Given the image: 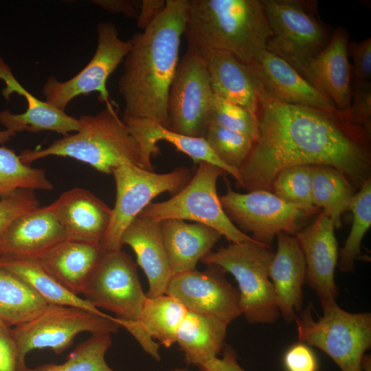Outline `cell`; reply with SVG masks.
<instances>
[{"instance_id": "obj_1", "label": "cell", "mask_w": 371, "mask_h": 371, "mask_svg": "<svg viewBox=\"0 0 371 371\" xmlns=\"http://www.w3.org/2000/svg\"><path fill=\"white\" fill-rule=\"evenodd\" d=\"M258 94L257 136L238 169V187L272 192L278 173L297 165L333 167L356 190L370 179L371 133L353 123L348 113L282 103Z\"/></svg>"}, {"instance_id": "obj_2", "label": "cell", "mask_w": 371, "mask_h": 371, "mask_svg": "<svg viewBox=\"0 0 371 371\" xmlns=\"http://www.w3.org/2000/svg\"><path fill=\"white\" fill-rule=\"evenodd\" d=\"M188 7V0H166L164 11L131 38L118 80L125 106L122 117L148 120L169 128L168 98L179 62Z\"/></svg>"}, {"instance_id": "obj_3", "label": "cell", "mask_w": 371, "mask_h": 371, "mask_svg": "<svg viewBox=\"0 0 371 371\" xmlns=\"http://www.w3.org/2000/svg\"><path fill=\"white\" fill-rule=\"evenodd\" d=\"M188 45L228 52L246 65L271 36L262 0H188Z\"/></svg>"}, {"instance_id": "obj_4", "label": "cell", "mask_w": 371, "mask_h": 371, "mask_svg": "<svg viewBox=\"0 0 371 371\" xmlns=\"http://www.w3.org/2000/svg\"><path fill=\"white\" fill-rule=\"evenodd\" d=\"M117 111L115 104H109L95 115H81L80 128L74 134L63 136L43 149L25 150L19 156L29 165L49 156L70 157L105 174H111L125 161L148 170L139 142Z\"/></svg>"}, {"instance_id": "obj_5", "label": "cell", "mask_w": 371, "mask_h": 371, "mask_svg": "<svg viewBox=\"0 0 371 371\" xmlns=\"http://www.w3.org/2000/svg\"><path fill=\"white\" fill-rule=\"evenodd\" d=\"M274 256L270 247L254 239L229 243L201 261L230 273L238 286L242 315L251 324H273L280 317L277 299L269 276Z\"/></svg>"}, {"instance_id": "obj_6", "label": "cell", "mask_w": 371, "mask_h": 371, "mask_svg": "<svg viewBox=\"0 0 371 371\" xmlns=\"http://www.w3.org/2000/svg\"><path fill=\"white\" fill-rule=\"evenodd\" d=\"M322 306L317 319L309 306L296 317L299 341L319 348L341 371H363V358L371 346V313H350L336 302Z\"/></svg>"}, {"instance_id": "obj_7", "label": "cell", "mask_w": 371, "mask_h": 371, "mask_svg": "<svg viewBox=\"0 0 371 371\" xmlns=\"http://www.w3.org/2000/svg\"><path fill=\"white\" fill-rule=\"evenodd\" d=\"M271 30L266 49L301 76L307 63L328 43L333 32L321 21L317 1L262 0Z\"/></svg>"}, {"instance_id": "obj_8", "label": "cell", "mask_w": 371, "mask_h": 371, "mask_svg": "<svg viewBox=\"0 0 371 371\" xmlns=\"http://www.w3.org/2000/svg\"><path fill=\"white\" fill-rule=\"evenodd\" d=\"M111 174L115 182L116 199L109 227L100 244L102 252L122 249L124 232L152 200L163 192L175 195L194 175L186 167L156 173L128 161L119 164Z\"/></svg>"}, {"instance_id": "obj_9", "label": "cell", "mask_w": 371, "mask_h": 371, "mask_svg": "<svg viewBox=\"0 0 371 371\" xmlns=\"http://www.w3.org/2000/svg\"><path fill=\"white\" fill-rule=\"evenodd\" d=\"M226 173L212 164L201 161L189 183L169 199L151 203L138 215L158 222L167 219L189 220L217 230L229 243L253 239L227 217L216 192V182Z\"/></svg>"}, {"instance_id": "obj_10", "label": "cell", "mask_w": 371, "mask_h": 371, "mask_svg": "<svg viewBox=\"0 0 371 371\" xmlns=\"http://www.w3.org/2000/svg\"><path fill=\"white\" fill-rule=\"evenodd\" d=\"M119 328L113 317L106 314L99 315L74 306L48 304L38 316L12 328L18 350L17 371L27 367L26 355L34 349L47 348L61 353L80 333L112 334Z\"/></svg>"}, {"instance_id": "obj_11", "label": "cell", "mask_w": 371, "mask_h": 371, "mask_svg": "<svg viewBox=\"0 0 371 371\" xmlns=\"http://www.w3.org/2000/svg\"><path fill=\"white\" fill-rule=\"evenodd\" d=\"M98 309L113 313L120 327H135L146 300L137 267L122 249L102 252L82 293Z\"/></svg>"}, {"instance_id": "obj_12", "label": "cell", "mask_w": 371, "mask_h": 371, "mask_svg": "<svg viewBox=\"0 0 371 371\" xmlns=\"http://www.w3.org/2000/svg\"><path fill=\"white\" fill-rule=\"evenodd\" d=\"M220 201L229 219L239 229L251 233L254 240L268 247L280 233L295 235L302 221L315 214L284 201L271 192L238 193L229 184Z\"/></svg>"}, {"instance_id": "obj_13", "label": "cell", "mask_w": 371, "mask_h": 371, "mask_svg": "<svg viewBox=\"0 0 371 371\" xmlns=\"http://www.w3.org/2000/svg\"><path fill=\"white\" fill-rule=\"evenodd\" d=\"M98 45L88 64L71 78L61 82L51 76L42 89L45 102L65 111L68 104L78 95L99 93V100L106 104L112 102L106 81L129 52L131 42L119 36L114 23H99L97 25Z\"/></svg>"}, {"instance_id": "obj_14", "label": "cell", "mask_w": 371, "mask_h": 371, "mask_svg": "<svg viewBox=\"0 0 371 371\" xmlns=\"http://www.w3.org/2000/svg\"><path fill=\"white\" fill-rule=\"evenodd\" d=\"M213 95L200 51L194 45H188L179 62L169 90V129L184 135L203 137Z\"/></svg>"}, {"instance_id": "obj_15", "label": "cell", "mask_w": 371, "mask_h": 371, "mask_svg": "<svg viewBox=\"0 0 371 371\" xmlns=\"http://www.w3.org/2000/svg\"><path fill=\"white\" fill-rule=\"evenodd\" d=\"M219 267L208 265L172 276L166 293L188 311L216 317L228 325L242 315L238 290L226 279Z\"/></svg>"}, {"instance_id": "obj_16", "label": "cell", "mask_w": 371, "mask_h": 371, "mask_svg": "<svg viewBox=\"0 0 371 371\" xmlns=\"http://www.w3.org/2000/svg\"><path fill=\"white\" fill-rule=\"evenodd\" d=\"M333 220L322 212L295 237L306 262V282L315 292L321 304L336 302L339 289L335 281L338 245Z\"/></svg>"}, {"instance_id": "obj_17", "label": "cell", "mask_w": 371, "mask_h": 371, "mask_svg": "<svg viewBox=\"0 0 371 371\" xmlns=\"http://www.w3.org/2000/svg\"><path fill=\"white\" fill-rule=\"evenodd\" d=\"M258 92L286 104L318 109H338L293 67L277 55L265 49L248 65Z\"/></svg>"}, {"instance_id": "obj_18", "label": "cell", "mask_w": 371, "mask_h": 371, "mask_svg": "<svg viewBox=\"0 0 371 371\" xmlns=\"http://www.w3.org/2000/svg\"><path fill=\"white\" fill-rule=\"evenodd\" d=\"M347 31L339 26L333 32L327 45L306 65L302 76L336 107L348 113L352 82Z\"/></svg>"}, {"instance_id": "obj_19", "label": "cell", "mask_w": 371, "mask_h": 371, "mask_svg": "<svg viewBox=\"0 0 371 371\" xmlns=\"http://www.w3.org/2000/svg\"><path fill=\"white\" fill-rule=\"evenodd\" d=\"M67 240L49 205L16 218L0 236V256L38 258Z\"/></svg>"}, {"instance_id": "obj_20", "label": "cell", "mask_w": 371, "mask_h": 371, "mask_svg": "<svg viewBox=\"0 0 371 371\" xmlns=\"http://www.w3.org/2000/svg\"><path fill=\"white\" fill-rule=\"evenodd\" d=\"M67 240L100 244L112 209L90 191L76 188L62 193L49 205Z\"/></svg>"}, {"instance_id": "obj_21", "label": "cell", "mask_w": 371, "mask_h": 371, "mask_svg": "<svg viewBox=\"0 0 371 371\" xmlns=\"http://www.w3.org/2000/svg\"><path fill=\"white\" fill-rule=\"evenodd\" d=\"M0 79L5 87L2 95L8 100L10 95L16 93L27 102V109L23 113L14 114L9 110L0 111V123L5 129L15 134L22 131L36 133L54 131L63 135L76 132L80 128L78 118L67 115L45 101H42L28 92L15 78L8 65L0 58Z\"/></svg>"}, {"instance_id": "obj_22", "label": "cell", "mask_w": 371, "mask_h": 371, "mask_svg": "<svg viewBox=\"0 0 371 371\" xmlns=\"http://www.w3.org/2000/svg\"><path fill=\"white\" fill-rule=\"evenodd\" d=\"M269 276L276 293L280 314L287 322L295 321L302 310L306 282V262L294 236L280 233L277 236Z\"/></svg>"}, {"instance_id": "obj_23", "label": "cell", "mask_w": 371, "mask_h": 371, "mask_svg": "<svg viewBox=\"0 0 371 371\" xmlns=\"http://www.w3.org/2000/svg\"><path fill=\"white\" fill-rule=\"evenodd\" d=\"M122 245H128L137 257L148 282L146 296L166 293L172 276L164 243L160 222L137 216L126 228Z\"/></svg>"}, {"instance_id": "obj_24", "label": "cell", "mask_w": 371, "mask_h": 371, "mask_svg": "<svg viewBox=\"0 0 371 371\" xmlns=\"http://www.w3.org/2000/svg\"><path fill=\"white\" fill-rule=\"evenodd\" d=\"M205 61L213 93L256 114L259 98L248 65L231 54L199 48Z\"/></svg>"}, {"instance_id": "obj_25", "label": "cell", "mask_w": 371, "mask_h": 371, "mask_svg": "<svg viewBox=\"0 0 371 371\" xmlns=\"http://www.w3.org/2000/svg\"><path fill=\"white\" fill-rule=\"evenodd\" d=\"M188 311L175 297L163 294L146 297L136 327L130 334L154 359L160 357L159 344L169 348Z\"/></svg>"}, {"instance_id": "obj_26", "label": "cell", "mask_w": 371, "mask_h": 371, "mask_svg": "<svg viewBox=\"0 0 371 371\" xmlns=\"http://www.w3.org/2000/svg\"><path fill=\"white\" fill-rule=\"evenodd\" d=\"M160 225L172 276L196 269L222 237L217 230L199 223L172 218Z\"/></svg>"}, {"instance_id": "obj_27", "label": "cell", "mask_w": 371, "mask_h": 371, "mask_svg": "<svg viewBox=\"0 0 371 371\" xmlns=\"http://www.w3.org/2000/svg\"><path fill=\"white\" fill-rule=\"evenodd\" d=\"M131 133L139 142L145 164L153 170L151 157L159 153L157 142L165 141L172 144L179 151L187 155L194 164L205 161L215 165L232 175L236 181L238 170L222 161L213 152L204 137H195L174 132L148 120L122 117Z\"/></svg>"}, {"instance_id": "obj_28", "label": "cell", "mask_w": 371, "mask_h": 371, "mask_svg": "<svg viewBox=\"0 0 371 371\" xmlns=\"http://www.w3.org/2000/svg\"><path fill=\"white\" fill-rule=\"evenodd\" d=\"M100 254L99 245L66 240L36 259L64 288L79 295L84 293Z\"/></svg>"}, {"instance_id": "obj_29", "label": "cell", "mask_w": 371, "mask_h": 371, "mask_svg": "<svg viewBox=\"0 0 371 371\" xmlns=\"http://www.w3.org/2000/svg\"><path fill=\"white\" fill-rule=\"evenodd\" d=\"M228 324L210 315L188 311L176 335L188 365L199 366L217 356L225 344Z\"/></svg>"}, {"instance_id": "obj_30", "label": "cell", "mask_w": 371, "mask_h": 371, "mask_svg": "<svg viewBox=\"0 0 371 371\" xmlns=\"http://www.w3.org/2000/svg\"><path fill=\"white\" fill-rule=\"evenodd\" d=\"M0 268L19 278L48 304L78 306L99 315H105L83 297L64 288L36 258L0 256Z\"/></svg>"}, {"instance_id": "obj_31", "label": "cell", "mask_w": 371, "mask_h": 371, "mask_svg": "<svg viewBox=\"0 0 371 371\" xmlns=\"http://www.w3.org/2000/svg\"><path fill=\"white\" fill-rule=\"evenodd\" d=\"M311 166L312 201L330 218L335 228L341 226V214L348 210L356 189L338 170L327 166Z\"/></svg>"}, {"instance_id": "obj_32", "label": "cell", "mask_w": 371, "mask_h": 371, "mask_svg": "<svg viewBox=\"0 0 371 371\" xmlns=\"http://www.w3.org/2000/svg\"><path fill=\"white\" fill-rule=\"evenodd\" d=\"M48 304L12 273L0 268V321L12 327L42 313Z\"/></svg>"}, {"instance_id": "obj_33", "label": "cell", "mask_w": 371, "mask_h": 371, "mask_svg": "<svg viewBox=\"0 0 371 371\" xmlns=\"http://www.w3.org/2000/svg\"><path fill=\"white\" fill-rule=\"evenodd\" d=\"M111 344V334H93L78 344L64 363L27 366L23 371H117L109 367L105 360V354Z\"/></svg>"}, {"instance_id": "obj_34", "label": "cell", "mask_w": 371, "mask_h": 371, "mask_svg": "<svg viewBox=\"0 0 371 371\" xmlns=\"http://www.w3.org/2000/svg\"><path fill=\"white\" fill-rule=\"evenodd\" d=\"M348 210L352 213V225L337 265L343 272L354 270L355 260L361 254V242L371 225V178L355 194Z\"/></svg>"}, {"instance_id": "obj_35", "label": "cell", "mask_w": 371, "mask_h": 371, "mask_svg": "<svg viewBox=\"0 0 371 371\" xmlns=\"http://www.w3.org/2000/svg\"><path fill=\"white\" fill-rule=\"evenodd\" d=\"M52 189L44 170L23 163L13 150L0 146V196L18 190Z\"/></svg>"}, {"instance_id": "obj_36", "label": "cell", "mask_w": 371, "mask_h": 371, "mask_svg": "<svg viewBox=\"0 0 371 371\" xmlns=\"http://www.w3.org/2000/svg\"><path fill=\"white\" fill-rule=\"evenodd\" d=\"M272 192L284 201L316 213L318 209L312 201L311 166L288 167L276 177Z\"/></svg>"}, {"instance_id": "obj_37", "label": "cell", "mask_w": 371, "mask_h": 371, "mask_svg": "<svg viewBox=\"0 0 371 371\" xmlns=\"http://www.w3.org/2000/svg\"><path fill=\"white\" fill-rule=\"evenodd\" d=\"M203 137L222 161L238 170L254 144V139L247 135L214 125L206 126Z\"/></svg>"}, {"instance_id": "obj_38", "label": "cell", "mask_w": 371, "mask_h": 371, "mask_svg": "<svg viewBox=\"0 0 371 371\" xmlns=\"http://www.w3.org/2000/svg\"><path fill=\"white\" fill-rule=\"evenodd\" d=\"M207 125L243 133L252 138L254 142L258 133L256 113L214 94L207 115L206 126Z\"/></svg>"}, {"instance_id": "obj_39", "label": "cell", "mask_w": 371, "mask_h": 371, "mask_svg": "<svg viewBox=\"0 0 371 371\" xmlns=\"http://www.w3.org/2000/svg\"><path fill=\"white\" fill-rule=\"evenodd\" d=\"M39 207L34 191L18 190L0 196V236L19 216Z\"/></svg>"}, {"instance_id": "obj_40", "label": "cell", "mask_w": 371, "mask_h": 371, "mask_svg": "<svg viewBox=\"0 0 371 371\" xmlns=\"http://www.w3.org/2000/svg\"><path fill=\"white\" fill-rule=\"evenodd\" d=\"M350 120L371 133V83L370 80L352 79Z\"/></svg>"}, {"instance_id": "obj_41", "label": "cell", "mask_w": 371, "mask_h": 371, "mask_svg": "<svg viewBox=\"0 0 371 371\" xmlns=\"http://www.w3.org/2000/svg\"><path fill=\"white\" fill-rule=\"evenodd\" d=\"M286 371H318V361L311 348L303 342L291 346L284 352Z\"/></svg>"}, {"instance_id": "obj_42", "label": "cell", "mask_w": 371, "mask_h": 371, "mask_svg": "<svg viewBox=\"0 0 371 371\" xmlns=\"http://www.w3.org/2000/svg\"><path fill=\"white\" fill-rule=\"evenodd\" d=\"M348 54L353 60L352 79L370 80L371 78V38L359 42H348Z\"/></svg>"}, {"instance_id": "obj_43", "label": "cell", "mask_w": 371, "mask_h": 371, "mask_svg": "<svg viewBox=\"0 0 371 371\" xmlns=\"http://www.w3.org/2000/svg\"><path fill=\"white\" fill-rule=\"evenodd\" d=\"M18 350L12 328L0 321V371H17Z\"/></svg>"}, {"instance_id": "obj_44", "label": "cell", "mask_w": 371, "mask_h": 371, "mask_svg": "<svg viewBox=\"0 0 371 371\" xmlns=\"http://www.w3.org/2000/svg\"><path fill=\"white\" fill-rule=\"evenodd\" d=\"M221 358L214 357L197 366L200 371H245L238 362L235 350L225 344Z\"/></svg>"}, {"instance_id": "obj_45", "label": "cell", "mask_w": 371, "mask_h": 371, "mask_svg": "<svg viewBox=\"0 0 371 371\" xmlns=\"http://www.w3.org/2000/svg\"><path fill=\"white\" fill-rule=\"evenodd\" d=\"M166 0H139L137 25L142 30L147 27L165 9Z\"/></svg>"}, {"instance_id": "obj_46", "label": "cell", "mask_w": 371, "mask_h": 371, "mask_svg": "<svg viewBox=\"0 0 371 371\" xmlns=\"http://www.w3.org/2000/svg\"><path fill=\"white\" fill-rule=\"evenodd\" d=\"M91 2L106 12L122 14L131 19H136L138 14V0H93Z\"/></svg>"}, {"instance_id": "obj_47", "label": "cell", "mask_w": 371, "mask_h": 371, "mask_svg": "<svg viewBox=\"0 0 371 371\" xmlns=\"http://www.w3.org/2000/svg\"><path fill=\"white\" fill-rule=\"evenodd\" d=\"M15 135L14 133L7 129L0 131V143L3 144L8 142Z\"/></svg>"}, {"instance_id": "obj_48", "label": "cell", "mask_w": 371, "mask_h": 371, "mask_svg": "<svg viewBox=\"0 0 371 371\" xmlns=\"http://www.w3.org/2000/svg\"><path fill=\"white\" fill-rule=\"evenodd\" d=\"M363 371H371V358L370 355H365L362 361Z\"/></svg>"}, {"instance_id": "obj_49", "label": "cell", "mask_w": 371, "mask_h": 371, "mask_svg": "<svg viewBox=\"0 0 371 371\" xmlns=\"http://www.w3.org/2000/svg\"><path fill=\"white\" fill-rule=\"evenodd\" d=\"M168 371H191L185 368H175Z\"/></svg>"}]
</instances>
